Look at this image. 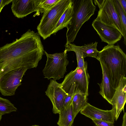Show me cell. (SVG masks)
<instances>
[{"label":"cell","mask_w":126,"mask_h":126,"mask_svg":"<svg viewBox=\"0 0 126 126\" xmlns=\"http://www.w3.org/2000/svg\"><path fill=\"white\" fill-rule=\"evenodd\" d=\"M44 51L39 34L28 30L19 39L0 47V77L16 68H36Z\"/></svg>","instance_id":"obj_1"},{"label":"cell","mask_w":126,"mask_h":126,"mask_svg":"<svg viewBox=\"0 0 126 126\" xmlns=\"http://www.w3.org/2000/svg\"><path fill=\"white\" fill-rule=\"evenodd\" d=\"M97 60L107 69L112 86L116 89L122 78L126 77V55L119 45L108 44L99 51Z\"/></svg>","instance_id":"obj_2"},{"label":"cell","mask_w":126,"mask_h":126,"mask_svg":"<svg viewBox=\"0 0 126 126\" xmlns=\"http://www.w3.org/2000/svg\"><path fill=\"white\" fill-rule=\"evenodd\" d=\"M73 13L70 23L67 27L65 46L73 42L82 25L94 14L96 7L92 0H71Z\"/></svg>","instance_id":"obj_3"},{"label":"cell","mask_w":126,"mask_h":126,"mask_svg":"<svg viewBox=\"0 0 126 126\" xmlns=\"http://www.w3.org/2000/svg\"><path fill=\"white\" fill-rule=\"evenodd\" d=\"M90 77L87 71V63L85 61L84 67H77L68 73L61 83V86L68 94L74 95L80 93L88 95Z\"/></svg>","instance_id":"obj_4"},{"label":"cell","mask_w":126,"mask_h":126,"mask_svg":"<svg viewBox=\"0 0 126 126\" xmlns=\"http://www.w3.org/2000/svg\"><path fill=\"white\" fill-rule=\"evenodd\" d=\"M71 2V0H60L54 6L43 13L37 29L38 33L44 40L53 34L59 19Z\"/></svg>","instance_id":"obj_5"},{"label":"cell","mask_w":126,"mask_h":126,"mask_svg":"<svg viewBox=\"0 0 126 126\" xmlns=\"http://www.w3.org/2000/svg\"><path fill=\"white\" fill-rule=\"evenodd\" d=\"M67 52L64 50L62 52L50 54L44 51L47 58L45 66L43 70L45 78L48 80L53 78L56 80L63 77L69 63Z\"/></svg>","instance_id":"obj_6"},{"label":"cell","mask_w":126,"mask_h":126,"mask_svg":"<svg viewBox=\"0 0 126 126\" xmlns=\"http://www.w3.org/2000/svg\"><path fill=\"white\" fill-rule=\"evenodd\" d=\"M27 69L16 68L6 73L0 77V92L4 96L14 95L18 87L21 84L22 77Z\"/></svg>","instance_id":"obj_7"},{"label":"cell","mask_w":126,"mask_h":126,"mask_svg":"<svg viewBox=\"0 0 126 126\" xmlns=\"http://www.w3.org/2000/svg\"><path fill=\"white\" fill-rule=\"evenodd\" d=\"M96 18L104 24L117 29L123 36L119 16L112 0H104L99 8Z\"/></svg>","instance_id":"obj_8"},{"label":"cell","mask_w":126,"mask_h":126,"mask_svg":"<svg viewBox=\"0 0 126 126\" xmlns=\"http://www.w3.org/2000/svg\"><path fill=\"white\" fill-rule=\"evenodd\" d=\"M45 93L52 104L53 113L59 114L64 109V99L68 94L61 87V83L52 79Z\"/></svg>","instance_id":"obj_9"},{"label":"cell","mask_w":126,"mask_h":126,"mask_svg":"<svg viewBox=\"0 0 126 126\" xmlns=\"http://www.w3.org/2000/svg\"><path fill=\"white\" fill-rule=\"evenodd\" d=\"M92 25L96 31L102 42L109 45H114L121 40L123 36L116 28L107 25L96 18Z\"/></svg>","instance_id":"obj_10"},{"label":"cell","mask_w":126,"mask_h":126,"mask_svg":"<svg viewBox=\"0 0 126 126\" xmlns=\"http://www.w3.org/2000/svg\"><path fill=\"white\" fill-rule=\"evenodd\" d=\"M126 102V77H122L116 89L111 104L113 110L114 118L116 121L123 110Z\"/></svg>","instance_id":"obj_11"},{"label":"cell","mask_w":126,"mask_h":126,"mask_svg":"<svg viewBox=\"0 0 126 126\" xmlns=\"http://www.w3.org/2000/svg\"><path fill=\"white\" fill-rule=\"evenodd\" d=\"M39 0H12L11 9L15 16L22 18L38 10Z\"/></svg>","instance_id":"obj_12"},{"label":"cell","mask_w":126,"mask_h":126,"mask_svg":"<svg viewBox=\"0 0 126 126\" xmlns=\"http://www.w3.org/2000/svg\"><path fill=\"white\" fill-rule=\"evenodd\" d=\"M81 114L92 120H101L114 123L113 110H104L96 108L87 103L80 111Z\"/></svg>","instance_id":"obj_13"},{"label":"cell","mask_w":126,"mask_h":126,"mask_svg":"<svg viewBox=\"0 0 126 126\" xmlns=\"http://www.w3.org/2000/svg\"><path fill=\"white\" fill-rule=\"evenodd\" d=\"M102 71L103 75L101 82L98 83L100 88L99 92L100 94L110 104L111 101L116 89L112 86L109 76L104 65L101 61H99Z\"/></svg>","instance_id":"obj_14"},{"label":"cell","mask_w":126,"mask_h":126,"mask_svg":"<svg viewBox=\"0 0 126 126\" xmlns=\"http://www.w3.org/2000/svg\"><path fill=\"white\" fill-rule=\"evenodd\" d=\"M57 125L59 126H72L75 119L72 104L59 113Z\"/></svg>","instance_id":"obj_15"},{"label":"cell","mask_w":126,"mask_h":126,"mask_svg":"<svg viewBox=\"0 0 126 126\" xmlns=\"http://www.w3.org/2000/svg\"><path fill=\"white\" fill-rule=\"evenodd\" d=\"M73 13L72 2L65 10L58 22L53 34L56 33L70 24Z\"/></svg>","instance_id":"obj_16"},{"label":"cell","mask_w":126,"mask_h":126,"mask_svg":"<svg viewBox=\"0 0 126 126\" xmlns=\"http://www.w3.org/2000/svg\"><path fill=\"white\" fill-rule=\"evenodd\" d=\"M87 97L85 94L80 93H76L74 94L72 104L75 118L87 103Z\"/></svg>","instance_id":"obj_17"},{"label":"cell","mask_w":126,"mask_h":126,"mask_svg":"<svg viewBox=\"0 0 126 126\" xmlns=\"http://www.w3.org/2000/svg\"><path fill=\"white\" fill-rule=\"evenodd\" d=\"M98 43L95 42L87 44H84L82 46H78L77 47L83 53L84 58L87 57H91L98 58V55L99 51L96 47Z\"/></svg>","instance_id":"obj_18"},{"label":"cell","mask_w":126,"mask_h":126,"mask_svg":"<svg viewBox=\"0 0 126 126\" xmlns=\"http://www.w3.org/2000/svg\"><path fill=\"white\" fill-rule=\"evenodd\" d=\"M114 5L119 16L121 25L124 43L126 45V14L118 0H112Z\"/></svg>","instance_id":"obj_19"},{"label":"cell","mask_w":126,"mask_h":126,"mask_svg":"<svg viewBox=\"0 0 126 126\" xmlns=\"http://www.w3.org/2000/svg\"><path fill=\"white\" fill-rule=\"evenodd\" d=\"M60 0H39L38 10L34 16L44 13L54 6Z\"/></svg>","instance_id":"obj_20"},{"label":"cell","mask_w":126,"mask_h":126,"mask_svg":"<svg viewBox=\"0 0 126 126\" xmlns=\"http://www.w3.org/2000/svg\"><path fill=\"white\" fill-rule=\"evenodd\" d=\"M65 46L64 51L66 52L72 51L75 53L77 62V67L79 68L83 67L84 66L85 61H84V58L82 52L74 44L69 43Z\"/></svg>","instance_id":"obj_21"},{"label":"cell","mask_w":126,"mask_h":126,"mask_svg":"<svg viewBox=\"0 0 126 126\" xmlns=\"http://www.w3.org/2000/svg\"><path fill=\"white\" fill-rule=\"evenodd\" d=\"M17 109L8 100L0 97V115L16 111Z\"/></svg>","instance_id":"obj_22"},{"label":"cell","mask_w":126,"mask_h":126,"mask_svg":"<svg viewBox=\"0 0 126 126\" xmlns=\"http://www.w3.org/2000/svg\"><path fill=\"white\" fill-rule=\"evenodd\" d=\"M96 126H114L113 123L96 119L92 120Z\"/></svg>","instance_id":"obj_23"},{"label":"cell","mask_w":126,"mask_h":126,"mask_svg":"<svg viewBox=\"0 0 126 126\" xmlns=\"http://www.w3.org/2000/svg\"><path fill=\"white\" fill-rule=\"evenodd\" d=\"M74 95H68L65 97L64 100V108L68 107L72 104Z\"/></svg>","instance_id":"obj_24"},{"label":"cell","mask_w":126,"mask_h":126,"mask_svg":"<svg viewBox=\"0 0 126 126\" xmlns=\"http://www.w3.org/2000/svg\"><path fill=\"white\" fill-rule=\"evenodd\" d=\"M12 1V0H0V13L3 7Z\"/></svg>","instance_id":"obj_25"},{"label":"cell","mask_w":126,"mask_h":126,"mask_svg":"<svg viewBox=\"0 0 126 126\" xmlns=\"http://www.w3.org/2000/svg\"><path fill=\"white\" fill-rule=\"evenodd\" d=\"M122 8L126 14V0H118Z\"/></svg>","instance_id":"obj_26"},{"label":"cell","mask_w":126,"mask_h":126,"mask_svg":"<svg viewBox=\"0 0 126 126\" xmlns=\"http://www.w3.org/2000/svg\"><path fill=\"white\" fill-rule=\"evenodd\" d=\"M104 0H94V1L96 5H97L99 8L103 3Z\"/></svg>","instance_id":"obj_27"},{"label":"cell","mask_w":126,"mask_h":126,"mask_svg":"<svg viewBox=\"0 0 126 126\" xmlns=\"http://www.w3.org/2000/svg\"><path fill=\"white\" fill-rule=\"evenodd\" d=\"M121 126H126V112L124 113L123 118V122Z\"/></svg>","instance_id":"obj_28"},{"label":"cell","mask_w":126,"mask_h":126,"mask_svg":"<svg viewBox=\"0 0 126 126\" xmlns=\"http://www.w3.org/2000/svg\"><path fill=\"white\" fill-rule=\"evenodd\" d=\"M2 118V115H0V122Z\"/></svg>","instance_id":"obj_29"},{"label":"cell","mask_w":126,"mask_h":126,"mask_svg":"<svg viewBox=\"0 0 126 126\" xmlns=\"http://www.w3.org/2000/svg\"><path fill=\"white\" fill-rule=\"evenodd\" d=\"M32 126H38V125H34Z\"/></svg>","instance_id":"obj_30"}]
</instances>
